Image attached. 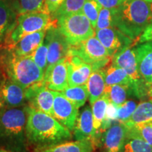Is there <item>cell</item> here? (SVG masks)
<instances>
[{
    "mask_svg": "<svg viewBox=\"0 0 152 152\" xmlns=\"http://www.w3.org/2000/svg\"><path fill=\"white\" fill-rule=\"evenodd\" d=\"M26 137L34 152L70 141L73 134L52 115L28 106Z\"/></svg>",
    "mask_w": 152,
    "mask_h": 152,
    "instance_id": "cell-1",
    "label": "cell"
},
{
    "mask_svg": "<svg viewBox=\"0 0 152 152\" xmlns=\"http://www.w3.org/2000/svg\"><path fill=\"white\" fill-rule=\"evenodd\" d=\"M0 69L6 77L25 89L42 81L45 73L30 56L16 54L3 44L0 45Z\"/></svg>",
    "mask_w": 152,
    "mask_h": 152,
    "instance_id": "cell-2",
    "label": "cell"
},
{
    "mask_svg": "<svg viewBox=\"0 0 152 152\" xmlns=\"http://www.w3.org/2000/svg\"><path fill=\"white\" fill-rule=\"evenodd\" d=\"M28 105L0 110V147L14 152H29L26 126Z\"/></svg>",
    "mask_w": 152,
    "mask_h": 152,
    "instance_id": "cell-3",
    "label": "cell"
},
{
    "mask_svg": "<svg viewBox=\"0 0 152 152\" xmlns=\"http://www.w3.org/2000/svg\"><path fill=\"white\" fill-rule=\"evenodd\" d=\"M151 20L152 2L144 0H126L115 8L114 27L137 43Z\"/></svg>",
    "mask_w": 152,
    "mask_h": 152,
    "instance_id": "cell-4",
    "label": "cell"
},
{
    "mask_svg": "<svg viewBox=\"0 0 152 152\" xmlns=\"http://www.w3.org/2000/svg\"><path fill=\"white\" fill-rule=\"evenodd\" d=\"M55 23L56 20L44 11L20 14L17 17L14 28L6 35L2 44L6 46L13 47L24 36L40 30H47Z\"/></svg>",
    "mask_w": 152,
    "mask_h": 152,
    "instance_id": "cell-5",
    "label": "cell"
},
{
    "mask_svg": "<svg viewBox=\"0 0 152 152\" xmlns=\"http://www.w3.org/2000/svg\"><path fill=\"white\" fill-rule=\"evenodd\" d=\"M56 26L70 46H74L95 35V30L82 12L59 16Z\"/></svg>",
    "mask_w": 152,
    "mask_h": 152,
    "instance_id": "cell-6",
    "label": "cell"
},
{
    "mask_svg": "<svg viewBox=\"0 0 152 152\" xmlns=\"http://www.w3.org/2000/svg\"><path fill=\"white\" fill-rule=\"evenodd\" d=\"M68 55H73L94 66V71L109 65L112 56L96 36L91 37L77 45L71 46Z\"/></svg>",
    "mask_w": 152,
    "mask_h": 152,
    "instance_id": "cell-7",
    "label": "cell"
},
{
    "mask_svg": "<svg viewBox=\"0 0 152 152\" xmlns=\"http://www.w3.org/2000/svg\"><path fill=\"white\" fill-rule=\"evenodd\" d=\"M112 64L124 69L134 85L135 97L140 100H145L148 96L147 85L142 80L138 71L135 54V45L123 49L112 57Z\"/></svg>",
    "mask_w": 152,
    "mask_h": 152,
    "instance_id": "cell-8",
    "label": "cell"
},
{
    "mask_svg": "<svg viewBox=\"0 0 152 152\" xmlns=\"http://www.w3.org/2000/svg\"><path fill=\"white\" fill-rule=\"evenodd\" d=\"M128 130L124 123H113L100 134L95 150L97 152H120Z\"/></svg>",
    "mask_w": 152,
    "mask_h": 152,
    "instance_id": "cell-9",
    "label": "cell"
},
{
    "mask_svg": "<svg viewBox=\"0 0 152 152\" xmlns=\"http://www.w3.org/2000/svg\"><path fill=\"white\" fill-rule=\"evenodd\" d=\"M95 36L109 51L112 57L123 49L137 45V42L125 35L115 27L95 30Z\"/></svg>",
    "mask_w": 152,
    "mask_h": 152,
    "instance_id": "cell-10",
    "label": "cell"
},
{
    "mask_svg": "<svg viewBox=\"0 0 152 152\" xmlns=\"http://www.w3.org/2000/svg\"><path fill=\"white\" fill-rule=\"evenodd\" d=\"M26 96L27 104L30 108L52 116L54 95L42 81L26 88Z\"/></svg>",
    "mask_w": 152,
    "mask_h": 152,
    "instance_id": "cell-11",
    "label": "cell"
},
{
    "mask_svg": "<svg viewBox=\"0 0 152 152\" xmlns=\"http://www.w3.org/2000/svg\"><path fill=\"white\" fill-rule=\"evenodd\" d=\"M45 39L48 43L47 66L46 68L48 69L60 59L67 56L71 46L58 29L56 23L53 25L47 30Z\"/></svg>",
    "mask_w": 152,
    "mask_h": 152,
    "instance_id": "cell-12",
    "label": "cell"
},
{
    "mask_svg": "<svg viewBox=\"0 0 152 152\" xmlns=\"http://www.w3.org/2000/svg\"><path fill=\"white\" fill-rule=\"evenodd\" d=\"M52 93L54 95L52 116L73 132L78 115V109L61 92L52 91Z\"/></svg>",
    "mask_w": 152,
    "mask_h": 152,
    "instance_id": "cell-13",
    "label": "cell"
},
{
    "mask_svg": "<svg viewBox=\"0 0 152 152\" xmlns=\"http://www.w3.org/2000/svg\"><path fill=\"white\" fill-rule=\"evenodd\" d=\"M27 105L26 89L5 77L0 86V110Z\"/></svg>",
    "mask_w": 152,
    "mask_h": 152,
    "instance_id": "cell-14",
    "label": "cell"
},
{
    "mask_svg": "<svg viewBox=\"0 0 152 152\" xmlns=\"http://www.w3.org/2000/svg\"><path fill=\"white\" fill-rule=\"evenodd\" d=\"M66 64L68 69V86L85 85L91 73L94 71L92 64L85 62L79 57L67 55Z\"/></svg>",
    "mask_w": 152,
    "mask_h": 152,
    "instance_id": "cell-15",
    "label": "cell"
},
{
    "mask_svg": "<svg viewBox=\"0 0 152 152\" xmlns=\"http://www.w3.org/2000/svg\"><path fill=\"white\" fill-rule=\"evenodd\" d=\"M42 82L47 88L56 92H61L68 87L66 57L45 70Z\"/></svg>",
    "mask_w": 152,
    "mask_h": 152,
    "instance_id": "cell-16",
    "label": "cell"
},
{
    "mask_svg": "<svg viewBox=\"0 0 152 152\" xmlns=\"http://www.w3.org/2000/svg\"><path fill=\"white\" fill-rule=\"evenodd\" d=\"M135 54L139 73L148 85L152 82V41L137 44Z\"/></svg>",
    "mask_w": 152,
    "mask_h": 152,
    "instance_id": "cell-17",
    "label": "cell"
},
{
    "mask_svg": "<svg viewBox=\"0 0 152 152\" xmlns=\"http://www.w3.org/2000/svg\"><path fill=\"white\" fill-rule=\"evenodd\" d=\"M93 118L92 107L87 104L78 113L73 130L75 140H91L93 142Z\"/></svg>",
    "mask_w": 152,
    "mask_h": 152,
    "instance_id": "cell-18",
    "label": "cell"
},
{
    "mask_svg": "<svg viewBox=\"0 0 152 152\" xmlns=\"http://www.w3.org/2000/svg\"><path fill=\"white\" fill-rule=\"evenodd\" d=\"M47 30H44L29 34L24 36L14 46L10 47L16 54L20 56H30L43 42Z\"/></svg>",
    "mask_w": 152,
    "mask_h": 152,
    "instance_id": "cell-19",
    "label": "cell"
},
{
    "mask_svg": "<svg viewBox=\"0 0 152 152\" xmlns=\"http://www.w3.org/2000/svg\"><path fill=\"white\" fill-rule=\"evenodd\" d=\"M109 102L104 95L95 101L92 104V111L93 118V143L96 147L98 139L99 137L102 125L105 119L107 107Z\"/></svg>",
    "mask_w": 152,
    "mask_h": 152,
    "instance_id": "cell-20",
    "label": "cell"
},
{
    "mask_svg": "<svg viewBox=\"0 0 152 152\" xmlns=\"http://www.w3.org/2000/svg\"><path fill=\"white\" fill-rule=\"evenodd\" d=\"M88 92V101L90 105L104 94L106 84L104 80V68L93 71L86 83Z\"/></svg>",
    "mask_w": 152,
    "mask_h": 152,
    "instance_id": "cell-21",
    "label": "cell"
},
{
    "mask_svg": "<svg viewBox=\"0 0 152 152\" xmlns=\"http://www.w3.org/2000/svg\"><path fill=\"white\" fill-rule=\"evenodd\" d=\"M96 147L91 140L65 142L35 152H94Z\"/></svg>",
    "mask_w": 152,
    "mask_h": 152,
    "instance_id": "cell-22",
    "label": "cell"
},
{
    "mask_svg": "<svg viewBox=\"0 0 152 152\" xmlns=\"http://www.w3.org/2000/svg\"><path fill=\"white\" fill-rule=\"evenodd\" d=\"M17 17L11 3L0 0V37L3 42L6 35L14 28Z\"/></svg>",
    "mask_w": 152,
    "mask_h": 152,
    "instance_id": "cell-23",
    "label": "cell"
},
{
    "mask_svg": "<svg viewBox=\"0 0 152 152\" xmlns=\"http://www.w3.org/2000/svg\"><path fill=\"white\" fill-rule=\"evenodd\" d=\"M148 122H152V98L142 100L124 124L128 128H132L137 125Z\"/></svg>",
    "mask_w": 152,
    "mask_h": 152,
    "instance_id": "cell-24",
    "label": "cell"
},
{
    "mask_svg": "<svg viewBox=\"0 0 152 152\" xmlns=\"http://www.w3.org/2000/svg\"><path fill=\"white\" fill-rule=\"evenodd\" d=\"M104 80L106 86L113 85H127L132 87L134 92V83L127 72L112 63L110 66L104 68Z\"/></svg>",
    "mask_w": 152,
    "mask_h": 152,
    "instance_id": "cell-25",
    "label": "cell"
},
{
    "mask_svg": "<svg viewBox=\"0 0 152 152\" xmlns=\"http://www.w3.org/2000/svg\"><path fill=\"white\" fill-rule=\"evenodd\" d=\"M104 96L109 103L119 107L128 100L129 96H134V90L132 87L122 85H113L106 86Z\"/></svg>",
    "mask_w": 152,
    "mask_h": 152,
    "instance_id": "cell-26",
    "label": "cell"
},
{
    "mask_svg": "<svg viewBox=\"0 0 152 152\" xmlns=\"http://www.w3.org/2000/svg\"><path fill=\"white\" fill-rule=\"evenodd\" d=\"M120 152H152V147L129 128L124 144Z\"/></svg>",
    "mask_w": 152,
    "mask_h": 152,
    "instance_id": "cell-27",
    "label": "cell"
},
{
    "mask_svg": "<svg viewBox=\"0 0 152 152\" xmlns=\"http://www.w3.org/2000/svg\"><path fill=\"white\" fill-rule=\"evenodd\" d=\"M61 93L77 109L83 107L88 100V92L86 84L77 86H68Z\"/></svg>",
    "mask_w": 152,
    "mask_h": 152,
    "instance_id": "cell-28",
    "label": "cell"
},
{
    "mask_svg": "<svg viewBox=\"0 0 152 152\" xmlns=\"http://www.w3.org/2000/svg\"><path fill=\"white\" fill-rule=\"evenodd\" d=\"M11 3L18 16L26 13L44 11L45 7V0H13Z\"/></svg>",
    "mask_w": 152,
    "mask_h": 152,
    "instance_id": "cell-29",
    "label": "cell"
},
{
    "mask_svg": "<svg viewBox=\"0 0 152 152\" xmlns=\"http://www.w3.org/2000/svg\"><path fill=\"white\" fill-rule=\"evenodd\" d=\"M85 0H64L58 9L52 15L53 19L56 20L59 16L81 12Z\"/></svg>",
    "mask_w": 152,
    "mask_h": 152,
    "instance_id": "cell-30",
    "label": "cell"
},
{
    "mask_svg": "<svg viewBox=\"0 0 152 152\" xmlns=\"http://www.w3.org/2000/svg\"><path fill=\"white\" fill-rule=\"evenodd\" d=\"M102 7L96 0H85L81 12L89 19L93 28H96V21L100 9Z\"/></svg>",
    "mask_w": 152,
    "mask_h": 152,
    "instance_id": "cell-31",
    "label": "cell"
},
{
    "mask_svg": "<svg viewBox=\"0 0 152 152\" xmlns=\"http://www.w3.org/2000/svg\"><path fill=\"white\" fill-rule=\"evenodd\" d=\"M114 15L115 8L109 9L102 7L99 13L95 30L114 27Z\"/></svg>",
    "mask_w": 152,
    "mask_h": 152,
    "instance_id": "cell-32",
    "label": "cell"
},
{
    "mask_svg": "<svg viewBox=\"0 0 152 152\" xmlns=\"http://www.w3.org/2000/svg\"><path fill=\"white\" fill-rule=\"evenodd\" d=\"M47 54H48V43L45 39L43 42L38 47L35 52L30 55L38 67L40 68L44 72L46 70L47 66Z\"/></svg>",
    "mask_w": 152,
    "mask_h": 152,
    "instance_id": "cell-33",
    "label": "cell"
},
{
    "mask_svg": "<svg viewBox=\"0 0 152 152\" xmlns=\"http://www.w3.org/2000/svg\"><path fill=\"white\" fill-rule=\"evenodd\" d=\"M136 102L134 100H127L124 104L117 108L116 122L125 123L130 118L134 109H136Z\"/></svg>",
    "mask_w": 152,
    "mask_h": 152,
    "instance_id": "cell-34",
    "label": "cell"
},
{
    "mask_svg": "<svg viewBox=\"0 0 152 152\" xmlns=\"http://www.w3.org/2000/svg\"><path fill=\"white\" fill-rule=\"evenodd\" d=\"M130 129L152 147V122L142 123Z\"/></svg>",
    "mask_w": 152,
    "mask_h": 152,
    "instance_id": "cell-35",
    "label": "cell"
},
{
    "mask_svg": "<svg viewBox=\"0 0 152 152\" xmlns=\"http://www.w3.org/2000/svg\"><path fill=\"white\" fill-rule=\"evenodd\" d=\"M64 1V0H45L44 11L48 13L52 16L61 5Z\"/></svg>",
    "mask_w": 152,
    "mask_h": 152,
    "instance_id": "cell-36",
    "label": "cell"
},
{
    "mask_svg": "<svg viewBox=\"0 0 152 152\" xmlns=\"http://www.w3.org/2000/svg\"><path fill=\"white\" fill-rule=\"evenodd\" d=\"M152 41V20L139 37L137 44Z\"/></svg>",
    "mask_w": 152,
    "mask_h": 152,
    "instance_id": "cell-37",
    "label": "cell"
},
{
    "mask_svg": "<svg viewBox=\"0 0 152 152\" xmlns=\"http://www.w3.org/2000/svg\"><path fill=\"white\" fill-rule=\"evenodd\" d=\"M126 0H96V1L99 4L104 8H116L118 6L124 3Z\"/></svg>",
    "mask_w": 152,
    "mask_h": 152,
    "instance_id": "cell-38",
    "label": "cell"
},
{
    "mask_svg": "<svg viewBox=\"0 0 152 152\" xmlns=\"http://www.w3.org/2000/svg\"><path fill=\"white\" fill-rule=\"evenodd\" d=\"M147 90H148V96H149V98H150L152 95V82L150 83V84L147 85Z\"/></svg>",
    "mask_w": 152,
    "mask_h": 152,
    "instance_id": "cell-39",
    "label": "cell"
},
{
    "mask_svg": "<svg viewBox=\"0 0 152 152\" xmlns=\"http://www.w3.org/2000/svg\"><path fill=\"white\" fill-rule=\"evenodd\" d=\"M4 78H5V76L3 74L2 71H1V69H0V86H1V83H2V82L4 81Z\"/></svg>",
    "mask_w": 152,
    "mask_h": 152,
    "instance_id": "cell-40",
    "label": "cell"
},
{
    "mask_svg": "<svg viewBox=\"0 0 152 152\" xmlns=\"http://www.w3.org/2000/svg\"><path fill=\"white\" fill-rule=\"evenodd\" d=\"M0 152H14V151H9V150H7V149H4V148H1V147H0Z\"/></svg>",
    "mask_w": 152,
    "mask_h": 152,
    "instance_id": "cell-41",
    "label": "cell"
},
{
    "mask_svg": "<svg viewBox=\"0 0 152 152\" xmlns=\"http://www.w3.org/2000/svg\"><path fill=\"white\" fill-rule=\"evenodd\" d=\"M2 43H3V39H2V38L0 37V45H1V44H2Z\"/></svg>",
    "mask_w": 152,
    "mask_h": 152,
    "instance_id": "cell-42",
    "label": "cell"
},
{
    "mask_svg": "<svg viewBox=\"0 0 152 152\" xmlns=\"http://www.w3.org/2000/svg\"><path fill=\"white\" fill-rule=\"evenodd\" d=\"M144 1H147V2H152V0H144Z\"/></svg>",
    "mask_w": 152,
    "mask_h": 152,
    "instance_id": "cell-43",
    "label": "cell"
},
{
    "mask_svg": "<svg viewBox=\"0 0 152 152\" xmlns=\"http://www.w3.org/2000/svg\"><path fill=\"white\" fill-rule=\"evenodd\" d=\"M150 98H152V95H151V97H150Z\"/></svg>",
    "mask_w": 152,
    "mask_h": 152,
    "instance_id": "cell-44",
    "label": "cell"
}]
</instances>
